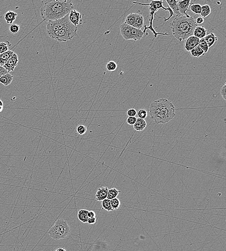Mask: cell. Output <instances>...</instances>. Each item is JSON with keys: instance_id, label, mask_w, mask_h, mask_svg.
Returning <instances> with one entry per match:
<instances>
[{"instance_id": "277c9868", "label": "cell", "mask_w": 226, "mask_h": 251, "mask_svg": "<svg viewBox=\"0 0 226 251\" xmlns=\"http://www.w3.org/2000/svg\"><path fill=\"white\" fill-rule=\"evenodd\" d=\"M163 3L164 2L163 1H151L149 4H143V3H140V2H133V4L135 5H143V6H149V10H150V13H149V16H150V19H148V22H149V26H147V25H145L144 26V29L143 31V33H146L147 30H150L152 34H153V36L154 38H157L158 35H170L169 34H168L167 33H157L155 30V29L153 28V21L154 20V15L157 16V14H156V12H157L158 10L159 9L164 10L165 11H167L169 13V17L167 18H164V21L166 22L170 20L171 18H172L174 14H173V12L172 11V10L170 9V7L168 6L167 8L164 7L163 6Z\"/></svg>"}, {"instance_id": "7bdbcfd3", "label": "cell", "mask_w": 226, "mask_h": 251, "mask_svg": "<svg viewBox=\"0 0 226 251\" xmlns=\"http://www.w3.org/2000/svg\"><path fill=\"white\" fill-rule=\"evenodd\" d=\"M96 222V218H89L88 223L89 224H94Z\"/></svg>"}, {"instance_id": "d6a6232c", "label": "cell", "mask_w": 226, "mask_h": 251, "mask_svg": "<svg viewBox=\"0 0 226 251\" xmlns=\"http://www.w3.org/2000/svg\"><path fill=\"white\" fill-rule=\"evenodd\" d=\"M20 30V26L17 24H12L9 27V31L12 34H17Z\"/></svg>"}, {"instance_id": "d590c367", "label": "cell", "mask_w": 226, "mask_h": 251, "mask_svg": "<svg viewBox=\"0 0 226 251\" xmlns=\"http://www.w3.org/2000/svg\"><path fill=\"white\" fill-rule=\"evenodd\" d=\"M138 117L141 119H144L148 116V113L147 111L144 109H141L138 111Z\"/></svg>"}, {"instance_id": "44dd1931", "label": "cell", "mask_w": 226, "mask_h": 251, "mask_svg": "<svg viewBox=\"0 0 226 251\" xmlns=\"http://www.w3.org/2000/svg\"><path fill=\"white\" fill-rule=\"evenodd\" d=\"M13 80V76L10 73H7L0 77V83L5 86L9 85Z\"/></svg>"}, {"instance_id": "5b68a950", "label": "cell", "mask_w": 226, "mask_h": 251, "mask_svg": "<svg viewBox=\"0 0 226 251\" xmlns=\"http://www.w3.org/2000/svg\"><path fill=\"white\" fill-rule=\"evenodd\" d=\"M47 233L54 240H59L64 239L69 235L71 228L66 220L60 219L56 221Z\"/></svg>"}, {"instance_id": "e575fe53", "label": "cell", "mask_w": 226, "mask_h": 251, "mask_svg": "<svg viewBox=\"0 0 226 251\" xmlns=\"http://www.w3.org/2000/svg\"><path fill=\"white\" fill-rule=\"evenodd\" d=\"M9 50L8 46L5 42L0 43V54L5 53Z\"/></svg>"}, {"instance_id": "52a82bcc", "label": "cell", "mask_w": 226, "mask_h": 251, "mask_svg": "<svg viewBox=\"0 0 226 251\" xmlns=\"http://www.w3.org/2000/svg\"><path fill=\"white\" fill-rule=\"evenodd\" d=\"M72 24L70 22L68 18V14L63 18L54 20L47 21V33H53L54 31L59 30L66 27L69 26Z\"/></svg>"}, {"instance_id": "4fadbf2b", "label": "cell", "mask_w": 226, "mask_h": 251, "mask_svg": "<svg viewBox=\"0 0 226 251\" xmlns=\"http://www.w3.org/2000/svg\"><path fill=\"white\" fill-rule=\"evenodd\" d=\"M109 189L107 187L102 186L99 188L96 194V200L99 201H101L107 198Z\"/></svg>"}, {"instance_id": "5bb4252c", "label": "cell", "mask_w": 226, "mask_h": 251, "mask_svg": "<svg viewBox=\"0 0 226 251\" xmlns=\"http://www.w3.org/2000/svg\"><path fill=\"white\" fill-rule=\"evenodd\" d=\"M166 3L167 4L168 6L170 7V9L173 12L174 15L176 17H181L182 15L180 13L179 10H178V5H177V1L175 0H165Z\"/></svg>"}, {"instance_id": "f6af8a7d", "label": "cell", "mask_w": 226, "mask_h": 251, "mask_svg": "<svg viewBox=\"0 0 226 251\" xmlns=\"http://www.w3.org/2000/svg\"><path fill=\"white\" fill-rule=\"evenodd\" d=\"M55 251H67L65 249L63 248H58V249H56V250H55Z\"/></svg>"}, {"instance_id": "f546056e", "label": "cell", "mask_w": 226, "mask_h": 251, "mask_svg": "<svg viewBox=\"0 0 226 251\" xmlns=\"http://www.w3.org/2000/svg\"><path fill=\"white\" fill-rule=\"evenodd\" d=\"M110 203L113 210H117L119 209L121 205V202L117 198H115L110 200Z\"/></svg>"}, {"instance_id": "e0dca14e", "label": "cell", "mask_w": 226, "mask_h": 251, "mask_svg": "<svg viewBox=\"0 0 226 251\" xmlns=\"http://www.w3.org/2000/svg\"><path fill=\"white\" fill-rule=\"evenodd\" d=\"M134 129L135 131H141L145 130L147 126V122L144 119L138 118L134 125Z\"/></svg>"}, {"instance_id": "6da1fadb", "label": "cell", "mask_w": 226, "mask_h": 251, "mask_svg": "<svg viewBox=\"0 0 226 251\" xmlns=\"http://www.w3.org/2000/svg\"><path fill=\"white\" fill-rule=\"evenodd\" d=\"M71 1L47 0L41 2L40 12L44 21H54L63 18L73 9Z\"/></svg>"}, {"instance_id": "603a6c76", "label": "cell", "mask_w": 226, "mask_h": 251, "mask_svg": "<svg viewBox=\"0 0 226 251\" xmlns=\"http://www.w3.org/2000/svg\"><path fill=\"white\" fill-rule=\"evenodd\" d=\"M144 24V19L142 15L141 14V12L140 11H139L138 13H137L135 25L134 26V28L141 29L143 27Z\"/></svg>"}, {"instance_id": "f35d334b", "label": "cell", "mask_w": 226, "mask_h": 251, "mask_svg": "<svg viewBox=\"0 0 226 251\" xmlns=\"http://www.w3.org/2000/svg\"><path fill=\"white\" fill-rule=\"evenodd\" d=\"M136 114L137 112L134 108H131L127 111V114L128 117H135Z\"/></svg>"}, {"instance_id": "7402d4cb", "label": "cell", "mask_w": 226, "mask_h": 251, "mask_svg": "<svg viewBox=\"0 0 226 251\" xmlns=\"http://www.w3.org/2000/svg\"><path fill=\"white\" fill-rule=\"evenodd\" d=\"M88 211H89L85 209H81L78 211L77 215H78V219L81 222L84 223H88V219L89 218L88 216Z\"/></svg>"}, {"instance_id": "9a60e30c", "label": "cell", "mask_w": 226, "mask_h": 251, "mask_svg": "<svg viewBox=\"0 0 226 251\" xmlns=\"http://www.w3.org/2000/svg\"><path fill=\"white\" fill-rule=\"evenodd\" d=\"M131 40L137 41L140 40L143 37L144 33L141 29H136L132 27L131 29Z\"/></svg>"}, {"instance_id": "b9f144b4", "label": "cell", "mask_w": 226, "mask_h": 251, "mask_svg": "<svg viewBox=\"0 0 226 251\" xmlns=\"http://www.w3.org/2000/svg\"><path fill=\"white\" fill-rule=\"evenodd\" d=\"M88 218L96 217V213L93 211H88Z\"/></svg>"}, {"instance_id": "60d3db41", "label": "cell", "mask_w": 226, "mask_h": 251, "mask_svg": "<svg viewBox=\"0 0 226 251\" xmlns=\"http://www.w3.org/2000/svg\"><path fill=\"white\" fill-rule=\"evenodd\" d=\"M7 73H8V72L5 69V68H4L3 67L0 66V76H4V75H5Z\"/></svg>"}, {"instance_id": "ee69618b", "label": "cell", "mask_w": 226, "mask_h": 251, "mask_svg": "<svg viewBox=\"0 0 226 251\" xmlns=\"http://www.w3.org/2000/svg\"><path fill=\"white\" fill-rule=\"evenodd\" d=\"M4 103L2 102V101L0 99V113L2 112L4 109Z\"/></svg>"}, {"instance_id": "ab89813d", "label": "cell", "mask_w": 226, "mask_h": 251, "mask_svg": "<svg viewBox=\"0 0 226 251\" xmlns=\"http://www.w3.org/2000/svg\"><path fill=\"white\" fill-rule=\"evenodd\" d=\"M195 22L197 25L202 24L204 22V18L202 17H199L196 18H195Z\"/></svg>"}, {"instance_id": "f1b7e54d", "label": "cell", "mask_w": 226, "mask_h": 251, "mask_svg": "<svg viewBox=\"0 0 226 251\" xmlns=\"http://www.w3.org/2000/svg\"><path fill=\"white\" fill-rule=\"evenodd\" d=\"M102 206L103 209L109 212L113 211V208L111 207V203H110V200H109L108 198H106L103 201H102Z\"/></svg>"}, {"instance_id": "4316f807", "label": "cell", "mask_w": 226, "mask_h": 251, "mask_svg": "<svg viewBox=\"0 0 226 251\" xmlns=\"http://www.w3.org/2000/svg\"><path fill=\"white\" fill-rule=\"evenodd\" d=\"M189 8V11H192L194 14L199 15L201 14V5L199 4L191 3Z\"/></svg>"}, {"instance_id": "9c48e42d", "label": "cell", "mask_w": 226, "mask_h": 251, "mask_svg": "<svg viewBox=\"0 0 226 251\" xmlns=\"http://www.w3.org/2000/svg\"><path fill=\"white\" fill-rule=\"evenodd\" d=\"M82 16L80 12L76 10L72 9L68 13L69 21L72 25L77 27L79 24H81Z\"/></svg>"}, {"instance_id": "8992f818", "label": "cell", "mask_w": 226, "mask_h": 251, "mask_svg": "<svg viewBox=\"0 0 226 251\" xmlns=\"http://www.w3.org/2000/svg\"><path fill=\"white\" fill-rule=\"evenodd\" d=\"M77 27L72 25L47 34L50 37L59 42H66L77 35Z\"/></svg>"}, {"instance_id": "bcb514c9", "label": "cell", "mask_w": 226, "mask_h": 251, "mask_svg": "<svg viewBox=\"0 0 226 251\" xmlns=\"http://www.w3.org/2000/svg\"><path fill=\"white\" fill-rule=\"evenodd\" d=\"M0 77H1V76H0Z\"/></svg>"}, {"instance_id": "ba28073f", "label": "cell", "mask_w": 226, "mask_h": 251, "mask_svg": "<svg viewBox=\"0 0 226 251\" xmlns=\"http://www.w3.org/2000/svg\"><path fill=\"white\" fill-rule=\"evenodd\" d=\"M18 63V56L16 53L14 52L8 61L5 63L4 66V68L8 72V73L14 71V69L17 67Z\"/></svg>"}, {"instance_id": "30bf717a", "label": "cell", "mask_w": 226, "mask_h": 251, "mask_svg": "<svg viewBox=\"0 0 226 251\" xmlns=\"http://www.w3.org/2000/svg\"><path fill=\"white\" fill-rule=\"evenodd\" d=\"M191 4L190 0L189 1H177V5H178L179 12L182 16H186L188 18H190V16L187 13L188 11H189V8Z\"/></svg>"}, {"instance_id": "83f0119b", "label": "cell", "mask_w": 226, "mask_h": 251, "mask_svg": "<svg viewBox=\"0 0 226 251\" xmlns=\"http://www.w3.org/2000/svg\"><path fill=\"white\" fill-rule=\"evenodd\" d=\"M120 192H121L120 191L118 190L115 188H113L109 189L107 198L111 200L113 198H117L118 195H119V194L120 193Z\"/></svg>"}, {"instance_id": "836d02e7", "label": "cell", "mask_w": 226, "mask_h": 251, "mask_svg": "<svg viewBox=\"0 0 226 251\" xmlns=\"http://www.w3.org/2000/svg\"><path fill=\"white\" fill-rule=\"evenodd\" d=\"M77 132L79 134L82 135L84 134L87 131V128L86 126L84 125H79L76 128Z\"/></svg>"}, {"instance_id": "cb8c5ba5", "label": "cell", "mask_w": 226, "mask_h": 251, "mask_svg": "<svg viewBox=\"0 0 226 251\" xmlns=\"http://www.w3.org/2000/svg\"><path fill=\"white\" fill-rule=\"evenodd\" d=\"M137 13H131L126 18L124 22L128 25L134 27L135 25Z\"/></svg>"}, {"instance_id": "2e32d148", "label": "cell", "mask_w": 226, "mask_h": 251, "mask_svg": "<svg viewBox=\"0 0 226 251\" xmlns=\"http://www.w3.org/2000/svg\"><path fill=\"white\" fill-rule=\"evenodd\" d=\"M207 34V30L203 26L196 27L193 31V36L199 39L204 38Z\"/></svg>"}, {"instance_id": "7a4b0ae2", "label": "cell", "mask_w": 226, "mask_h": 251, "mask_svg": "<svg viewBox=\"0 0 226 251\" xmlns=\"http://www.w3.org/2000/svg\"><path fill=\"white\" fill-rule=\"evenodd\" d=\"M151 118L156 124H165L176 116L175 107L166 99H160L152 102L149 107Z\"/></svg>"}, {"instance_id": "d4e9b609", "label": "cell", "mask_w": 226, "mask_h": 251, "mask_svg": "<svg viewBox=\"0 0 226 251\" xmlns=\"http://www.w3.org/2000/svg\"><path fill=\"white\" fill-rule=\"evenodd\" d=\"M190 55L192 56L197 58H199L202 56H203L205 55L204 52L201 49V47L199 46V45L190 51Z\"/></svg>"}, {"instance_id": "3957f363", "label": "cell", "mask_w": 226, "mask_h": 251, "mask_svg": "<svg viewBox=\"0 0 226 251\" xmlns=\"http://www.w3.org/2000/svg\"><path fill=\"white\" fill-rule=\"evenodd\" d=\"M197 26L194 18H188L184 16L176 17L170 24L173 35L180 42L193 35L194 30Z\"/></svg>"}, {"instance_id": "484cf974", "label": "cell", "mask_w": 226, "mask_h": 251, "mask_svg": "<svg viewBox=\"0 0 226 251\" xmlns=\"http://www.w3.org/2000/svg\"><path fill=\"white\" fill-rule=\"evenodd\" d=\"M211 12V10L210 7L209 5H203L202 6H201V11L200 15L203 18H206V17H208L210 14Z\"/></svg>"}, {"instance_id": "4dcf8cb0", "label": "cell", "mask_w": 226, "mask_h": 251, "mask_svg": "<svg viewBox=\"0 0 226 251\" xmlns=\"http://www.w3.org/2000/svg\"><path fill=\"white\" fill-rule=\"evenodd\" d=\"M199 46L201 47V49L203 51L204 53H207L209 50V47H208V45H207L205 41L204 40V39H200L199 40Z\"/></svg>"}, {"instance_id": "8d00e7d4", "label": "cell", "mask_w": 226, "mask_h": 251, "mask_svg": "<svg viewBox=\"0 0 226 251\" xmlns=\"http://www.w3.org/2000/svg\"><path fill=\"white\" fill-rule=\"evenodd\" d=\"M136 119H137V118L135 117H128L126 121L128 125L133 126L134 124H135Z\"/></svg>"}, {"instance_id": "8fae6325", "label": "cell", "mask_w": 226, "mask_h": 251, "mask_svg": "<svg viewBox=\"0 0 226 251\" xmlns=\"http://www.w3.org/2000/svg\"><path fill=\"white\" fill-rule=\"evenodd\" d=\"M199 40H200L199 39L196 37L195 36H193V35L188 37L186 40L184 46V47L186 50L188 52H190L194 47L198 46L199 43Z\"/></svg>"}, {"instance_id": "ffe728a7", "label": "cell", "mask_w": 226, "mask_h": 251, "mask_svg": "<svg viewBox=\"0 0 226 251\" xmlns=\"http://www.w3.org/2000/svg\"><path fill=\"white\" fill-rule=\"evenodd\" d=\"M203 39L208 45L209 48L212 47L215 42L218 40V37L215 36L214 34L212 33H210L206 35L205 37Z\"/></svg>"}, {"instance_id": "7c38bea8", "label": "cell", "mask_w": 226, "mask_h": 251, "mask_svg": "<svg viewBox=\"0 0 226 251\" xmlns=\"http://www.w3.org/2000/svg\"><path fill=\"white\" fill-rule=\"evenodd\" d=\"M131 26L123 22L120 26V33L126 40H131Z\"/></svg>"}, {"instance_id": "74e56055", "label": "cell", "mask_w": 226, "mask_h": 251, "mask_svg": "<svg viewBox=\"0 0 226 251\" xmlns=\"http://www.w3.org/2000/svg\"><path fill=\"white\" fill-rule=\"evenodd\" d=\"M226 82H225L224 85H223L222 87L221 88L220 90V94L221 95L225 101L226 100Z\"/></svg>"}, {"instance_id": "ac0fdd59", "label": "cell", "mask_w": 226, "mask_h": 251, "mask_svg": "<svg viewBox=\"0 0 226 251\" xmlns=\"http://www.w3.org/2000/svg\"><path fill=\"white\" fill-rule=\"evenodd\" d=\"M13 53V51L9 50L5 53L0 54V66L4 67Z\"/></svg>"}, {"instance_id": "d6986e66", "label": "cell", "mask_w": 226, "mask_h": 251, "mask_svg": "<svg viewBox=\"0 0 226 251\" xmlns=\"http://www.w3.org/2000/svg\"><path fill=\"white\" fill-rule=\"evenodd\" d=\"M18 14L13 11H7L5 14V19L6 23L8 24H12L17 18Z\"/></svg>"}, {"instance_id": "1f68e13d", "label": "cell", "mask_w": 226, "mask_h": 251, "mask_svg": "<svg viewBox=\"0 0 226 251\" xmlns=\"http://www.w3.org/2000/svg\"><path fill=\"white\" fill-rule=\"evenodd\" d=\"M107 69L110 72H113L117 68V64L114 61H110L107 64Z\"/></svg>"}]
</instances>
